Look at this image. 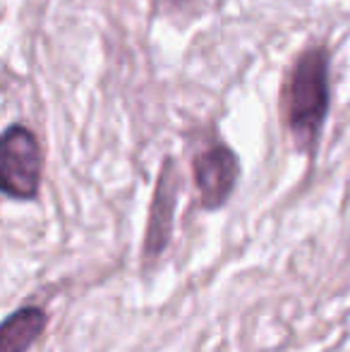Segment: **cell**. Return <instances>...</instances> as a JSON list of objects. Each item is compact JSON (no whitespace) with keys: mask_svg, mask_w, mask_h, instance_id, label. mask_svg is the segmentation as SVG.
<instances>
[{"mask_svg":"<svg viewBox=\"0 0 350 352\" xmlns=\"http://www.w3.org/2000/svg\"><path fill=\"white\" fill-rule=\"evenodd\" d=\"M166 3H171V5H185V3H190V0H166Z\"/></svg>","mask_w":350,"mask_h":352,"instance_id":"6","label":"cell"},{"mask_svg":"<svg viewBox=\"0 0 350 352\" xmlns=\"http://www.w3.org/2000/svg\"><path fill=\"white\" fill-rule=\"evenodd\" d=\"M41 144L27 125L14 122L3 132V168H0L3 195L14 201H34L41 190Z\"/></svg>","mask_w":350,"mask_h":352,"instance_id":"2","label":"cell"},{"mask_svg":"<svg viewBox=\"0 0 350 352\" xmlns=\"http://www.w3.org/2000/svg\"><path fill=\"white\" fill-rule=\"evenodd\" d=\"M46 326L48 314L43 307H19L0 326V352H29V348L43 336Z\"/></svg>","mask_w":350,"mask_h":352,"instance_id":"5","label":"cell"},{"mask_svg":"<svg viewBox=\"0 0 350 352\" xmlns=\"http://www.w3.org/2000/svg\"><path fill=\"white\" fill-rule=\"evenodd\" d=\"M192 173H195L201 209L219 211L235 192L240 177V161L230 146H226L223 142H214L195 156Z\"/></svg>","mask_w":350,"mask_h":352,"instance_id":"3","label":"cell"},{"mask_svg":"<svg viewBox=\"0 0 350 352\" xmlns=\"http://www.w3.org/2000/svg\"><path fill=\"white\" fill-rule=\"evenodd\" d=\"M329 51L309 46L293 63L283 94V118L300 151H312L329 116Z\"/></svg>","mask_w":350,"mask_h":352,"instance_id":"1","label":"cell"},{"mask_svg":"<svg viewBox=\"0 0 350 352\" xmlns=\"http://www.w3.org/2000/svg\"><path fill=\"white\" fill-rule=\"evenodd\" d=\"M180 192V175L173 158H166L164 168L159 173L154 199H151L149 221H146L144 235V259H156L168 247L171 232H173V213Z\"/></svg>","mask_w":350,"mask_h":352,"instance_id":"4","label":"cell"}]
</instances>
